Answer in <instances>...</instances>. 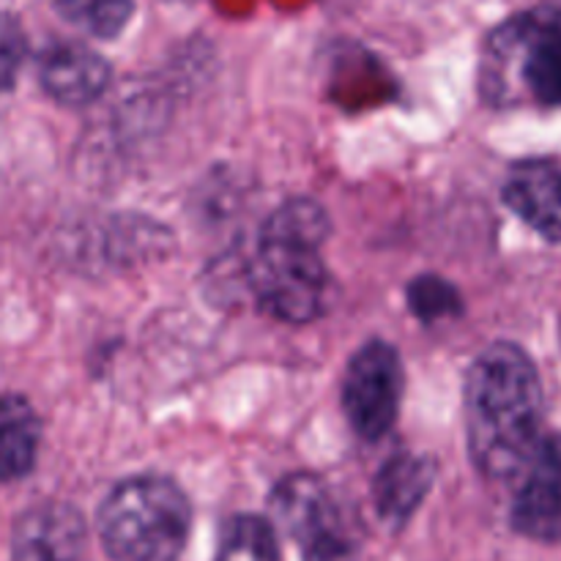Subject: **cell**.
Masks as SVG:
<instances>
[{
	"instance_id": "1",
	"label": "cell",
	"mask_w": 561,
	"mask_h": 561,
	"mask_svg": "<svg viewBox=\"0 0 561 561\" xmlns=\"http://www.w3.org/2000/svg\"><path fill=\"white\" fill-rule=\"evenodd\" d=\"M469 453L488 480H518L535 460L542 431L537 365L513 343H493L466 376Z\"/></svg>"
},
{
	"instance_id": "2",
	"label": "cell",
	"mask_w": 561,
	"mask_h": 561,
	"mask_svg": "<svg viewBox=\"0 0 561 561\" xmlns=\"http://www.w3.org/2000/svg\"><path fill=\"white\" fill-rule=\"evenodd\" d=\"M327 239V211L307 197L283 203L263 222L247 285L268 316L285 323H310L321 316L329 285L321 257Z\"/></svg>"
},
{
	"instance_id": "3",
	"label": "cell",
	"mask_w": 561,
	"mask_h": 561,
	"mask_svg": "<svg viewBox=\"0 0 561 561\" xmlns=\"http://www.w3.org/2000/svg\"><path fill=\"white\" fill-rule=\"evenodd\" d=\"M480 85L496 104L561 107V11H529L496 27L482 55Z\"/></svg>"
},
{
	"instance_id": "4",
	"label": "cell",
	"mask_w": 561,
	"mask_h": 561,
	"mask_svg": "<svg viewBox=\"0 0 561 561\" xmlns=\"http://www.w3.org/2000/svg\"><path fill=\"white\" fill-rule=\"evenodd\" d=\"M190 526V499L164 477H131L99 510V537L113 561H179Z\"/></svg>"
},
{
	"instance_id": "5",
	"label": "cell",
	"mask_w": 561,
	"mask_h": 561,
	"mask_svg": "<svg viewBox=\"0 0 561 561\" xmlns=\"http://www.w3.org/2000/svg\"><path fill=\"white\" fill-rule=\"evenodd\" d=\"M403 398V362L387 340H370L348 362L343 405L351 427L367 442L392 431Z\"/></svg>"
},
{
	"instance_id": "6",
	"label": "cell",
	"mask_w": 561,
	"mask_h": 561,
	"mask_svg": "<svg viewBox=\"0 0 561 561\" xmlns=\"http://www.w3.org/2000/svg\"><path fill=\"white\" fill-rule=\"evenodd\" d=\"M513 526L535 542H561V433H546L526 469L515 493Z\"/></svg>"
},
{
	"instance_id": "7",
	"label": "cell",
	"mask_w": 561,
	"mask_h": 561,
	"mask_svg": "<svg viewBox=\"0 0 561 561\" xmlns=\"http://www.w3.org/2000/svg\"><path fill=\"white\" fill-rule=\"evenodd\" d=\"M85 520L64 502H44L27 510L11 535L14 561H82Z\"/></svg>"
},
{
	"instance_id": "8",
	"label": "cell",
	"mask_w": 561,
	"mask_h": 561,
	"mask_svg": "<svg viewBox=\"0 0 561 561\" xmlns=\"http://www.w3.org/2000/svg\"><path fill=\"white\" fill-rule=\"evenodd\" d=\"M38 82L53 102L85 107L110 85V64L80 42H55L38 55Z\"/></svg>"
},
{
	"instance_id": "9",
	"label": "cell",
	"mask_w": 561,
	"mask_h": 561,
	"mask_svg": "<svg viewBox=\"0 0 561 561\" xmlns=\"http://www.w3.org/2000/svg\"><path fill=\"white\" fill-rule=\"evenodd\" d=\"M502 197L535 233L561 241V164L551 159L515 164L504 181Z\"/></svg>"
},
{
	"instance_id": "10",
	"label": "cell",
	"mask_w": 561,
	"mask_h": 561,
	"mask_svg": "<svg viewBox=\"0 0 561 561\" xmlns=\"http://www.w3.org/2000/svg\"><path fill=\"white\" fill-rule=\"evenodd\" d=\"M436 482V463L425 455L398 453L383 463L373 482V502L389 526L400 529L414 518L416 510Z\"/></svg>"
},
{
	"instance_id": "11",
	"label": "cell",
	"mask_w": 561,
	"mask_h": 561,
	"mask_svg": "<svg viewBox=\"0 0 561 561\" xmlns=\"http://www.w3.org/2000/svg\"><path fill=\"white\" fill-rule=\"evenodd\" d=\"M42 422L22 394H0V482H16L36 466Z\"/></svg>"
},
{
	"instance_id": "12",
	"label": "cell",
	"mask_w": 561,
	"mask_h": 561,
	"mask_svg": "<svg viewBox=\"0 0 561 561\" xmlns=\"http://www.w3.org/2000/svg\"><path fill=\"white\" fill-rule=\"evenodd\" d=\"M272 510L277 524L294 537L296 542L305 540L307 535L327 524L337 515V507L329 499L327 488L318 477L294 474L279 482L277 493L272 499Z\"/></svg>"
},
{
	"instance_id": "13",
	"label": "cell",
	"mask_w": 561,
	"mask_h": 561,
	"mask_svg": "<svg viewBox=\"0 0 561 561\" xmlns=\"http://www.w3.org/2000/svg\"><path fill=\"white\" fill-rule=\"evenodd\" d=\"M214 561H279L277 531L261 515H233L225 520Z\"/></svg>"
},
{
	"instance_id": "14",
	"label": "cell",
	"mask_w": 561,
	"mask_h": 561,
	"mask_svg": "<svg viewBox=\"0 0 561 561\" xmlns=\"http://www.w3.org/2000/svg\"><path fill=\"white\" fill-rule=\"evenodd\" d=\"M55 11L93 38H115L135 14V0H53Z\"/></svg>"
},
{
	"instance_id": "15",
	"label": "cell",
	"mask_w": 561,
	"mask_h": 561,
	"mask_svg": "<svg viewBox=\"0 0 561 561\" xmlns=\"http://www.w3.org/2000/svg\"><path fill=\"white\" fill-rule=\"evenodd\" d=\"M409 307L422 323H436L460 312V294L453 283L436 274H422L409 285Z\"/></svg>"
},
{
	"instance_id": "16",
	"label": "cell",
	"mask_w": 561,
	"mask_h": 561,
	"mask_svg": "<svg viewBox=\"0 0 561 561\" xmlns=\"http://www.w3.org/2000/svg\"><path fill=\"white\" fill-rule=\"evenodd\" d=\"M301 546V561H356V546L345 531L340 513L307 535Z\"/></svg>"
},
{
	"instance_id": "17",
	"label": "cell",
	"mask_w": 561,
	"mask_h": 561,
	"mask_svg": "<svg viewBox=\"0 0 561 561\" xmlns=\"http://www.w3.org/2000/svg\"><path fill=\"white\" fill-rule=\"evenodd\" d=\"M27 42L20 20L0 11V93L14 85L22 64H25Z\"/></svg>"
},
{
	"instance_id": "18",
	"label": "cell",
	"mask_w": 561,
	"mask_h": 561,
	"mask_svg": "<svg viewBox=\"0 0 561 561\" xmlns=\"http://www.w3.org/2000/svg\"><path fill=\"white\" fill-rule=\"evenodd\" d=\"M557 9H559V11H561V0H557Z\"/></svg>"
}]
</instances>
